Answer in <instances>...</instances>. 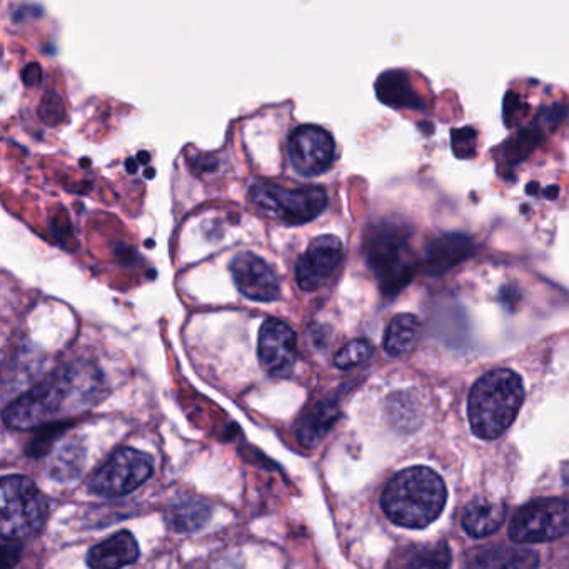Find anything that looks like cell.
Segmentation results:
<instances>
[{
	"instance_id": "obj_1",
	"label": "cell",
	"mask_w": 569,
	"mask_h": 569,
	"mask_svg": "<svg viewBox=\"0 0 569 569\" xmlns=\"http://www.w3.org/2000/svg\"><path fill=\"white\" fill-rule=\"evenodd\" d=\"M102 392L104 379L94 365L71 362L12 401L4 411V421L19 431L64 421L98 405Z\"/></svg>"
},
{
	"instance_id": "obj_2",
	"label": "cell",
	"mask_w": 569,
	"mask_h": 569,
	"mask_svg": "<svg viewBox=\"0 0 569 569\" xmlns=\"http://www.w3.org/2000/svg\"><path fill=\"white\" fill-rule=\"evenodd\" d=\"M448 491L438 472L415 466L398 472L382 492L381 506L389 519L402 528L422 529L445 509Z\"/></svg>"
},
{
	"instance_id": "obj_10",
	"label": "cell",
	"mask_w": 569,
	"mask_h": 569,
	"mask_svg": "<svg viewBox=\"0 0 569 569\" xmlns=\"http://www.w3.org/2000/svg\"><path fill=\"white\" fill-rule=\"evenodd\" d=\"M342 242L336 236H319L306 249L305 254L296 264V281L306 292L316 291L332 272L342 259Z\"/></svg>"
},
{
	"instance_id": "obj_19",
	"label": "cell",
	"mask_w": 569,
	"mask_h": 569,
	"mask_svg": "<svg viewBox=\"0 0 569 569\" xmlns=\"http://www.w3.org/2000/svg\"><path fill=\"white\" fill-rule=\"evenodd\" d=\"M466 244L468 241L461 236H446V238L438 239L429 252V266L436 271L449 268L452 262L461 259L462 252L466 251Z\"/></svg>"
},
{
	"instance_id": "obj_15",
	"label": "cell",
	"mask_w": 569,
	"mask_h": 569,
	"mask_svg": "<svg viewBox=\"0 0 569 569\" xmlns=\"http://www.w3.org/2000/svg\"><path fill=\"white\" fill-rule=\"evenodd\" d=\"M506 518V506L488 499H472L462 511V528L472 538H486L501 528Z\"/></svg>"
},
{
	"instance_id": "obj_17",
	"label": "cell",
	"mask_w": 569,
	"mask_h": 569,
	"mask_svg": "<svg viewBox=\"0 0 569 569\" xmlns=\"http://www.w3.org/2000/svg\"><path fill=\"white\" fill-rule=\"evenodd\" d=\"M421 322L415 315H398L391 319L385 335V349L392 358L408 355L419 338Z\"/></svg>"
},
{
	"instance_id": "obj_9",
	"label": "cell",
	"mask_w": 569,
	"mask_h": 569,
	"mask_svg": "<svg viewBox=\"0 0 569 569\" xmlns=\"http://www.w3.org/2000/svg\"><path fill=\"white\" fill-rule=\"evenodd\" d=\"M368 259L385 289H398L411 276L408 244L396 232L379 231L372 236L368 244Z\"/></svg>"
},
{
	"instance_id": "obj_3",
	"label": "cell",
	"mask_w": 569,
	"mask_h": 569,
	"mask_svg": "<svg viewBox=\"0 0 569 569\" xmlns=\"http://www.w3.org/2000/svg\"><path fill=\"white\" fill-rule=\"evenodd\" d=\"M525 386L511 369H492L482 375L469 392L468 416L478 438L498 439L518 418Z\"/></svg>"
},
{
	"instance_id": "obj_13",
	"label": "cell",
	"mask_w": 569,
	"mask_h": 569,
	"mask_svg": "<svg viewBox=\"0 0 569 569\" xmlns=\"http://www.w3.org/2000/svg\"><path fill=\"white\" fill-rule=\"evenodd\" d=\"M139 558V545L129 531L116 532L111 538L89 549L88 565L91 569H122L134 565Z\"/></svg>"
},
{
	"instance_id": "obj_7",
	"label": "cell",
	"mask_w": 569,
	"mask_h": 569,
	"mask_svg": "<svg viewBox=\"0 0 569 569\" xmlns=\"http://www.w3.org/2000/svg\"><path fill=\"white\" fill-rule=\"evenodd\" d=\"M569 532V499H536L518 509L509 536L516 542H548Z\"/></svg>"
},
{
	"instance_id": "obj_14",
	"label": "cell",
	"mask_w": 569,
	"mask_h": 569,
	"mask_svg": "<svg viewBox=\"0 0 569 569\" xmlns=\"http://www.w3.org/2000/svg\"><path fill=\"white\" fill-rule=\"evenodd\" d=\"M538 555L518 546H491L469 556L466 569H536Z\"/></svg>"
},
{
	"instance_id": "obj_20",
	"label": "cell",
	"mask_w": 569,
	"mask_h": 569,
	"mask_svg": "<svg viewBox=\"0 0 569 569\" xmlns=\"http://www.w3.org/2000/svg\"><path fill=\"white\" fill-rule=\"evenodd\" d=\"M335 419V409L325 408V406L306 416L301 426H299V439H301L302 445L315 446L325 436Z\"/></svg>"
},
{
	"instance_id": "obj_11",
	"label": "cell",
	"mask_w": 569,
	"mask_h": 569,
	"mask_svg": "<svg viewBox=\"0 0 569 569\" xmlns=\"http://www.w3.org/2000/svg\"><path fill=\"white\" fill-rule=\"evenodd\" d=\"M258 358L268 375H288L298 359L296 332L279 319H266L259 331Z\"/></svg>"
},
{
	"instance_id": "obj_12",
	"label": "cell",
	"mask_w": 569,
	"mask_h": 569,
	"mask_svg": "<svg viewBox=\"0 0 569 569\" xmlns=\"http://www.w3.org/2000/svg\"><path fill=\"white\" fill-rule=\"evenodd\" d=\"M232 278L242 296L256 302H271L279 299L281 286L271 266L252 254L242 252L231 262Z\"/></svg>"
},
{
	"instance_id": "obj_23",
	"label": "cell",
	"mask_w": 569,
	"mask_h": 569,
	"mask_svg": "<svg viewBox=\"0 0 569 569\" xmlns=\"http://www.w3.org/2000/svg\"><path fill=\"white\" fill-rule=\"evenodd\" d=\"M22 78H24V82L28 86H36L42 78L41 68L38 64H31L29 68L24 69L22 72Z\"/></svg>"
},
{
	"instance_id": "obj_18",
	"label": "cell",
	"mask_w": 569,
	"mask_h": 569,
	"mask_svg": "<svg viewBox=\"0 0 569 569\" xmlns=\"http://www.w3.org/2000/svg\"><path fill=\"white\" fill-rule=\"evenodd\" d=\"M451 565V551L445 542L418 546L406 558V569H448Z\"/></svg>"
},
{
	"instance_id": "obj_22",
	"label": "cell",
	"mask_w": 569,
	"mask_h": 569,
	"mask_svg": "<svg viewBox=\"0 0 569 569\" xmlns=\"http://www.w3.org/2000/svg\"><path fill=\"white\" fill-rule=\"evenodd\" d=\"M49 111L54 112L56 122L64 119V106H62L61 98H59L56 92H49V94L46 96L41 108L42 118H44L46 114H49Z\"/></svg>"
},
{
	"instance_id": "obj_16",
	"label": "cell",
	"mask_w": 569,
	"mask_h": 569,
	"mask_svg": "<svg viewBox=\"0 0 569 569\" xmlns=\"http://www.w3.org/2000/svg\"><path fill=\"white\" fill-rule=\"evenodd\" d=\"M209 518H211V508L208 502L192 498V496H184V498L172 501L168 515H166L169 526L179 532H192L196 529H201Z\"/></svg>"
},
{
	"instance_id": "obj_5",
	"label": "cell",
	"mask_w": 569,
	"mask_h": 569,
	"mask_svg": "<svg viewBox=\"0 0 569 569\" xmlns=\"http://www.w3.org/2000/svg\"><path fill=\"white\" fill-rule=\"evenodd\" d=\"M249 198L259 211L292 226L315 221L328 208V192L321 186L295 189L274 184L254 186Z\"/></svg>"
},
{
	"instance_id": "obj_4",
	"label": "cell",
	"mask_w": 569,
	"mask_h": 569,
	"mask_svg": "<svg viewBox=\"0 0 569 569\" xmlns=\"http://www.w3.org/2000/svg\"><path fill=\"white\" fill-rule=\"evenodd\" d=\"M48 518V502L32 479L6 476L0 485V532L4 541L38 535Z\"/></svg>"
},
{
	"instance_id": "obj_21",
	"label": "cell",
	"mask_w": 569,
	"mask_h": 569,
	"mask_svg": "<svg viewBox=\"0 0 569 569\" xmlns=\"http://www.w3.org/2000/svg\"><path fill=\"white\" fill-rule=\"evenodd\" d=\"M375 348L371 342L366 339H355V341L348 342L342 346L335 356L336 368L339 369H351L356 366L362 365L371 358Z\"/></svg>"
},
{
	"instance_id": "obj_6",
	"label": "cell",
	"mask_w": 569,
	"mask_h": 569,
	"mask_svg": "<svg viewBox=\"0 0 569 569\" xmlns=\"http://www.w3.org/2000/svg\"><path fill=\"white\" fill-rule=\"evenodd\" d=\"M154 472V461L148 452L121 448L94 472L89 489L101 498H121L144 485Z\"/></svg>"
},
{
	"instance_id": "obj_8",
	"label": "cell",
	"mask_w": 569,
	"mask_h": 569,
	"mask_svg": "<svg viewBox=\"0 0 569 569\" xmlns=\"http://www.w3.org/2000/svg\"><path fill=\"white\" fill-rule=\"evenodd\" d=\"M289 158L301 176H319L335 162V139L318 126H299L289 136Z\"/></svg>"
}]
</instances>
